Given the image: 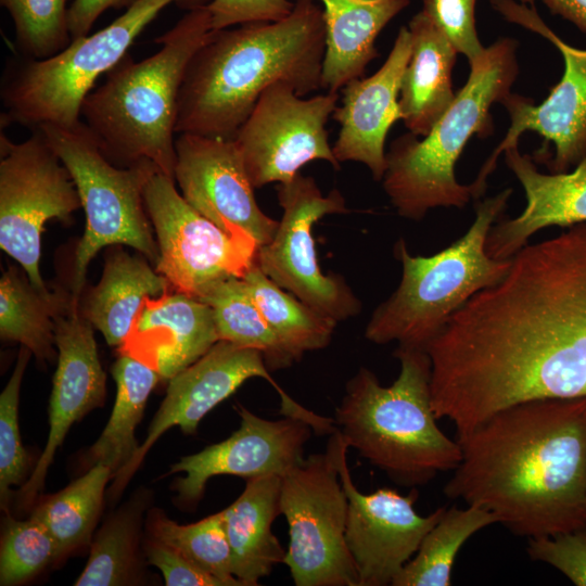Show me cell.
I'll return each mask as SVG.
<instances>
[{"instance_id": "cell-1", "label": "cell", "mask_w": 586, "mask_h": 586, "mask_svg": "<svg viewBox=\"0 0 586 586\" xmlns=\"http://www.w3.org/2000/svg\"><path fill=\"white\" fill-rule=\"evenodd\" d=\"M431 403L464 434L517 404L583 397L586 222L511 257L429 343Z\"/></svg>"}, {"instance_id": "cell-2", "label": "cell", "mask_w": 586, "mask_h": 586, "mask_svg": "<svg viewBox=\"0 0 586 586\" xmlns=\"http://www.w3.org/2000/svg\"><path fill=\"white\" fill-rule=\"evenodd\" d=\"M461 459L443 492L481 507L511 533L586 526V397L530 400L457 435Z\"/></svg>"}, {"instance_id": "cell-3", "label": "cell", "mask_w": 586, "mask_h": 586, "mask_svg": "<svg viewBox=\"0 0 586 586\" xmlns=\"http://www.w3.org/2000/svg\"><path fill=\"white\" fill-rule=\"evenodd\" d=\"M294 1L280 21L212 30L186 68L176 133L232 140L268 87L284 82L301 97L321 89L323 10Z\"/></svg>"}, {"instance_id": "cell-4", "label": "cell", "mask_w": 586, "mask_h": 586, "mask_svg": "<svg viewBox=\"0 0 586 586\" xmlns=\"http://www.w3.org/2000/svg\"><path fill=\"white\" fill-rule=\"evenodd\" d=\"M212 30L207 5L188 10L155 38L162 44L156 53L139 62L126 55L86 97L80 116L111 163L149 161L175 179L178 94L191 58Z\"/></svg>"}, {"instance_id": "cell-5", "label": "cell", "mask_w": 586, "mask_h": 586, "mask_svg": "<svg viewBox=\"0 0 586 586\" xmlns=\"http://www.w3.org/2000/svg\"><path fill=\"white\" fill-rule=\"evenodd\" d=\"M397 379L383 386L360 367L345 385L334 424L354 448L394 483L418 487L453 471L461 448L437 425L431 403V361L425 349L397 346Z\"/></svg>"}, {"instance_id": "cell-6", "label": "cell", "mask_w": 586, "mask_h": 586, "mask_svg": "<svg viewBox=\"0 0 586 586\" xmlns=\"http://www.w3.org/2000/svg\"><path fill=\"white\" fill-rule=\"evenodd\" d=\"M518 42L500 38L475 60L454 102L419 140L411 132L395 139L386 153L383 189L398 215L421 220L437 207L463 208L473 196L455 176V164L473 135L491 133L489 109L510 95L517 78Z\"/></svg>"}, {"instance_id": "cell-7", "label": "cell", "mask_w": 586, "mask_h": 586, "mask_svg": "<svg viewBox=\"0 0 586 586\" xmlns=\"http://www.w3.org/2000/svg\"><path fill=\"white\" fill-rule=\"evenodd\" d=\"M512 189L477 201L475 217L463 235L430 256L411 255L399 239L394 255L402 279L391 296L372 313L368 341L426 349L448 319L475 293L500 281L511 258H492L485 250L492 226L502 218Z\"/></svg>"}, {"instance_id": "cell-8", "label": "cell", "mask_w": 586, "mask_h": 586, "mask_svg": "<svg viewBox=\"0 0 586 586\" xmlns=\"http://www.w3.org/2000/svg\"><path fill=\"white\" fill-rule=\"evenodd\" d=\"M212 0H137L103 29L44 59L23 58L8 66L1 87V127L20 124L72 127L97 79L126 55L129 47L163 9L175 3L191 10Z\"/></svg>"}, {"instance_id": "cell-9", "label": "cell", "mask_w": 586, "mask_h": 586, "mask_svg": "<svg viewBox=\"0 0 586 586\" xmlns=\"http://www.w3.org/2000/svg\"><path fill=\"white\" fill-rule=\"evenodd\" d=\"M37 128L71 173L86 214V228L75 252L69 283L73 298L79 301L88 265L105 246H130L156 265L158 246L143 190L152 174L160 169L149 161L130 167L114 165L81 120L72 127Z\"/></svg>"}, {"instance_id": "cell-10", "label": "cell", "mask_w": 586, "mask_h": 586, "mask_svg": "<svg viewBox=\"0 0 586 586\" xmlns=\"http://www.w3.org/2000/svg\"><path fill=\"white\" fill-rule=\"evenodd\" d=\"M337 429L324 453L311 454L283 475L280 510L289 527L283 564L296 586H358L345 533L348 499L337 468Z\"/></svg>"}, {"instance_id": "cell-11", "label": "cell", "mask_w": 586, "mask_h": 586, "mask_svg": "<svg viewBox=\"0 0 586 586\" xmlns=\"http://www.w3.org/2000/svg\"><path fill=\"white\" fill-rule=\"evenodd\" d=\"M81 207L67 167L38 128L23 142L0 135V246L14 258L40 292L41 234L50 219L69 224Z\"/></svg>"}, {"instance_id": "cell-12", "label": "cell", "mask_w": 586, "mask_h": 586, "mask_svg": "<svg viewBox=\"0 0 586 586\" xmlns=\"http://www.w3.org/2000/svg\"><path fill=\"white\" fill-rule=\"evenodd\" d=\"M143 200L158 246L155 270L174 291L199 297L218 280L243 278L256 262L259 245L251 234L228 233L202 216L160 170L149 178Z\"/></svg>"}, {"instance_id": "cell-13", "label": "cell", "mask_w": 586, "mask_h": 586, "mask_svg": "<svg viewBox=\"0 0 586 586\" xmlns=\"http://www.w3.org/2000/svg\"><path fill=\"white\" fill-rule=\"evenodd\" d=\"M282 216L272 240L258 247L256 264L283 290L317 310L343 321L358 315L361 303L339 275L321 271L313 237L314 225L327 215L348 213L337 189L323 195L315 179L297 174L279 183Z\"/></svg>"}, {"instance_id": "cell-14", "label": "cell", "mask_w": 586, "mask_h": 586, "mask_svg": "<svg viewBox=\"0 0 586 586\" xmlns=\"http://www.w3.org/2000/svg\"><path fill=\"white\" fill-rule=\"evenodd\" d=\"M337 100L330 91L303 99L284 82L260 94L233 138L254 189L288 182L313 161L340 169L326 129Z\"/></svg>"}, {"instance_id": "cell-15", "label": "cell", "mask_w": 586, "mask_h": 586, "mask_svg": "<svg viewBox=\"0 0 586 586\" xmlns=\"http://www.w3.org/2000/svg\"><path fill=\"white\" fill-rule=\"evenodd\" d=\"M255 377L267 380L276 388L281 415L306 421L316 434L328 430L330 418L317 415L291 398L269 374L259 351L218 341L200 359L168 380L166 395L150 423L145 440L132 460L114 475L110 495H119L149 449L167 430L179 426L187 435L196 433L200 421L212 409Z\"/></svg>"}, {"instance_id": "cell-16", "label": "cell", "mask_w": 586, "mask_h": 586, "mask_svg": "<svg viewBox=\"0 0 586 586\" xmlns=\"http://www.w3.org/2000/svg\"><path fill=\"white\" fill-rule=\"evenodd\" d=\"M493 7L509 22L520 24L551 41L564 60V72L548 98L537 106L511 94L501 103L510 113L511 125L506 138L481 168L476 180L486 183L497 157L506 148L518 144L525 130L544 138L540 155L549 143L555 155L548 161L552 173H564L586 156V50L569 46L547 27L534 10L514 0H492Z\"/></svg>"}, {"instance_id": "cell-17", "label": "cell", "mask_w": 586, "mask_h": 586, "mask_svg": "<svg viewBox=\"0 0 586 586\" xmlns=\"http://www.w3.org/2000/svg\"><path fill=\"white\" fill-rule=\"evenodd\" d=\"M347 450L343 440L337 468L348 499L345 538L358 573V586H392L446 507L420 515L415 509L417 487L407 495L387 487L370 494L359 492L347 467Z\"/></svg>"}, {"instance_id": "cell-18", "label": "cell", "mask_w": 586, "mask_h": 586, "mask_svg": "<svg viewBox=\"0 0 586 586\" xmlns=\"http://www.w3.org/2000/svg\"><path fill=\"white\" fill-rule=\"evenodd\" d=\"M175 149V180L191 207L228 233L246 231L259 246L272 240L279 220L257 204L233 139L178 133Z\"/></svg>"}, {"instance_id": "cell-19", "label": "cell", "mask_w": 586, "mask_h": 586, "mask_svg": "<svg viewBox=\"0 0 586 586\" xmlns=\"http://www.w3.org/2000/svg\"><path fill=\"white\" fill-rule=\"evenodd\" d=\"M235 410L240 426L228 438L184 456L170 467L168 474H186L171 486L179 502L196 505L214 476L235 475L246 480L283 475L304 459L305 445L314 433L306 421L286 416L279 420L264 419L241 404Z\"/></svg>"}, {"instance_id": "cell-20", "label": "cell", "mask_w": 586, "mask_h": 586, "mask_svg": "<svg viewBox=\"0 0 586 586\" xmlns=\"http://www.w3.org/2000/svg\"><path fill=\"white\" fill-rule=\"evenodd\" d=\"M93 328L74 300L54 317L58 366L48 407V440L18 492L22 506L30 505L42 489L48 470L69 428L104 403L106 375Z\"/></svg>"}, {"instance_id": "cell-21", "label": "cell", "mask_w": 586, "mask_h": 586, "mask_svg": "<svg viewBox=\"0 0 586 586\" xmlns=\"http://www.w3.org/2000/svg\"><path fill=\"white\" fill-rule=\"evenodd\" d=\"M410 53V33L403 26L383 65L373 75L345 85L341 89V104L332 114L341 126L332 145L335 158L340 164L366 165L377 181H382L386 170L387 132L400 119V82Z\"/></svg>"}, {"instance_id": "cell-22", "label": "cell", "mask_w": 586, "mask_h": 586, "mask_svg": "<svg viewBox=\"0 0 586 586\" xmlns=\"http://www.w3.org/2000/svg\"><path fill=\"white\" fill-rule=\"evenodd\" d=\"M218 341L212 308L199 297L169 291L144 300L118 353L168 381Z\"/></svg>"}, {"instance_id": "cell-23", "label": "cell", "mask_w": 586, "mask_h": 586, "mask_svg": "<svg viewBox=\"0 0 586 586\" xmlns=\"http://www.w3.org/2000/svg\"><path fill=\"white\" fill-rule=\"evenodd\" d=\"M505 161L523 187L526 204L513 218L496 221L486 239V253L495 259L511 258L539 230L586 222V156L571 171L543 174L518 144L504 150Z\"/></svg>"}, {"instance_id": "cell-24", "label": "cell", "mask_w": 586, "mask_h": 586, "mask_svg": "<svg viewBox=\"0 0 586 586\" xmlns=\"http://www.w3.org/2000/svg\"><path fill=\"white\" fill-rule=\"evenodd\" d=\"M408 29L411 53L400 82V119L409 132L424 137L455 100L451 72L457 50L422 10Z\"/></svg>"}, {"instance_id": "cell-25", "label": "cell", "mask_w": 586, "mask_h": 586, "mask_svg": "<svg viewBox=\"0 0 586 586\" xmlns=\"http://www.w3.org/2000/svg\"><path fill=\"white\" fill-rule=\"evenodd\" d=\"M317 1L323 7L326 29L321 88L339 92L364 76L378 56L377 37L410 0Z\"/></svg>"}, {"instance_id": "cell-26", "label": "cell", "mask_w": 586, "mask_h": 586, "mask_svg": "<svg viewBox=\"0 0 586 586\" xmlns=\"http://www.w3.org/2000/svg\"><path fill=\"white\" fill-rule=\"evenodd\" d=\"M281 475L266 474L245 480L241 495L221 519L232 552V573L243 586H256L273 568L283 563L285 551L272 533L281 514Z\"/></svg>"}, {"instance_id": "cell-27", "label": "cell", "mask_w": 586, "mask_h": 586, "mask_svg": "<svg viewBox=\"0 0 586 586\" xmlns=\"http://www.w3.org/2000/svg\"><path fill=\"white\" fill-rule=\"evenodd\" d=\"M149 262L142 254L131 255L120 246L107 251L99 283L85 286L80 295V311L110 346L118 348L124 343L146 297L174 291Z\"/></svg>"}, {"instance_id": "cell-28", "label": "cell", "mask_w": 586, "mask_h": 586, "mask_svg": "<svg viewBox=\"0 0 586 586\" xmlns=\"http://www.w3.org/2000/svg\"><path fill=\"white\" fill-rule=\"evenodd\" d=\"M22 269L11 266L0 280V336L26 346L38 362H52L54 317L73 302L71 286L44 294Z\"/></svg>"}, {"instance_id": "cell-29", "label": "cell", "mask_w": 586, "mask_h": 586, "mask_svg": "<svg viewBox=\"0 0 586 586\" xmlns=\"http://www.w3.org/2000/svg\"><path fill=\"white\" fill-rule=\"evenodd\" d=\"M118 354L112 367L116 383L115 403L104 430L87 454L90 466L102 463L109 467L113 477L132 460L140 446L136 429L148 398L161 379L149 366L126 354Z\"/></svg>"}, {"instance_id": "cell-30", "label": "cell", "mask_w": 586, "mask_h": 586, "mask_svg": "<svg viewBox=\"0 0 586 586\" xmlns=\"http://www.w3.org/2000/svg\"><path fill=\"white\" fill-rule=\"evenodd\" d=\"M242 279L268 326L294 361L306 352L329 345L337 321L280 288L256 262Z\"/></svg>"}, {"instance_id": "cell-31", "label": "cell", "mask_w": 586, "mask_h": 586, "mask_svg": "<svg viewBox=\"0 0 586 586\" xmlns=\"http://www.w3.org/2000/svg\"><path fill=\"white\" fill-rule=\"evenodd\" d=\"M495 523H498L497 517L477 506L445 508L392 586H450L453 566L461 547L475 533Z\"/></svg>"}, {"instance_id": "cell-32", "label": "cell", "mask_w": 586, "mask_h": 586, "mask_svg": "<svg viewBox=\"0 0 586 586\" xmlns=\"http://www.w3.org/2000/svg\"><path fill=\"white\" fill-rule=\"evenodd\" d=\"M199 298L212 308L219 341L259 351L269 371L295 362L268 326L242 278L218 280Z\"/></svg>"}, {"instance_id": "cell-33", "label": "cell", "mask_w": 586, "mask_h": 586, "mask_svg": "<svg viewBox=\"0 0 586 586\" xmlns=\"http://www.w3.org/2000/svg\"><path fill=\"white\" fill-rule=\"evenodd\" d=\"M113 479L112 470L95 463L62 491L40 501L31 517L40 521L54 538L60 559L91 544L104 491Z\"/></svg>"}, {"instance_id": "cell-34", "label": "cell", "mask_w": 586, "mask_h": 586, "mask_svg": "<svg viewBox=\"0 0 586 586\" xmlns=\"http://www.w3.org/2000/svg\"><path fill=\"white\" fill-rule=\"evenodd\" d=\"M144 500L128 502L111 515L90 544L76 586H123L141 582L139 535Z\"/></svg>"}, {"instance_id": "cell-35", "label": "cell", "mask_w": 586, "mask_h": 586, "mask_svg": "<svg viewBox=\"0 0 586 586\" xmlns=\"http://www.w3.org/2000/svg\"><path fill=\"white\" fill-rule=\"evenodd\" d=\"M148 530L151 538L173 548L225 586H243L232 573V552L220 511L191 524H179L154 511Z\"/></svg>"}, {"instance_id": "cell-36", "label": "cell", "mask_w": 586, "mask_h": 586, "mask_svg": "<svg viewBox=\"0 0 586 586\" xmlns=\"http://www.w3.org/2000/svg\"><path fill=\"white\" fill-rule=\"evenodd\" d=\"M67 0H0L13 21L16 44L23 58L44 60L72 41Z\"/></svg>"}, {"instance_id": "cell-37", "label": "cell", "mask_w": 586, "mask_h": 586, "mask_svg": "<svg viewBox=\"0 0 586 586\" xmlns=\"http://www.w3.org/2000/svg\"><path fill=\"white\" fill-rule=\"evenodd\" d=\"M60 559L58 545L34 517L5 522L0 548V585H18Z\"/></svg>"}, {"instance_id": "cell-38", "label": "cell", "mask_w": 586, "mask_h": 586, "mask_svg": "<svg viewBox=\"0 0 586 586\" xmlns=\"http://www.w3.org/2000/svg\"><path fill=\"white\" fill-rule=\"evenodd\" d=\"M31 352L20 349L13 373L0 395V497L7 508L10 487L23 485L28 477V455L18 429V402L23 375Z\"/></svg>"}, {"instance_id": "cell-39", "label": "cell", "mask_w": 586, "mask_h": 586, "mask_svg": "<svg viewBox=\"0 0 586 586\" xmlns=\"http://www.w3.org/2000/svg\"><path fill=\"white\" fill-rule=\"evenodd\" d=\"M422 11L445 34L469 63L485 48L480 42L474 18L476 0H421Z\"/></svg>"}, {"instance_id": "cell-40", "label": "cell", "mask_w": 586, "mask_h": 586, "mask_svg": "<svg viewBox=\"0 0 586 586\" xmlns=\"http://www.w3.org/2000/svg\"><path fill=\"white\" fill-rule=\"evenodd\" d=\"M531 559L547 563L576 586H586V526L558 534L528 538Z\"/></svg>"}, {"instance_id": "cell-41", "label": "cell", "mask_w": 586, "mask_h": 586, "mask_svg": "<svg viewBox=\"0 0 586 586\" xmlns=\"http://www.w3.org/2000/svg\"><path fill=\"white\" fill-rule=\"evenodd\" d=\"M293 0H212L207 4L212 29L220 30L235 25L277 22L286 17L294 8Z\"/></svg>"}, {"instance_id": "cell-42", "label": "cell", "mask_w": 586, "mask_h": 586, "mask_svg": "<svg viewBox=\"0 0 586 586\" xmlns=\"http://www.w3.org/2000/svg\"><path fill=\"white\" fill-rule=\"evenodd\" d=\"M144 550L148 562L161 571L167 586H225L222 581L158 540L150 537Z\"/></svg>"}, {"instance_id": "cell-43", "label": "cell", "mask_w": 586, "mask_h": 586, "mask_svg": "<svg viewBox=\"0 0 586 586\" xmlns=\"http://www.w3.org/2000/svg\"><path fill=\"white\" fill-rule=\"evenodd\" d=\"M137 0H74L67 10L72 40L88 36L97 18L107 9L129 8Z\"/></svg>"}, {"instance_id": "cell-44", "label": "cell", "mask_w": 586, "mask_h": 586, "mask_svg": "<svg viewBox=\"0 0 586 586\" xmlns=\"http://www.w3.org/2000/svg\"><path fill=\"white\" fill-rule=\"evenodd\" d=\"M552 14L560 15L586 33V0H543Z\"/></svg>"}, {"instance_id": "cell-45", "label": "cell", "mask_w": 586, "mask_h": 586, "mask_svg": "<svg viewBox=\"0 0 586 586\" xmlns=\"http://www.w3.org/2000/svg\"><path fill=\"white\" fill-rule=\"evenodd\" d=\"M518 1H520L522 4H525V3L533 4L535 0H518Z\"/></svg>"}]
</instances>
